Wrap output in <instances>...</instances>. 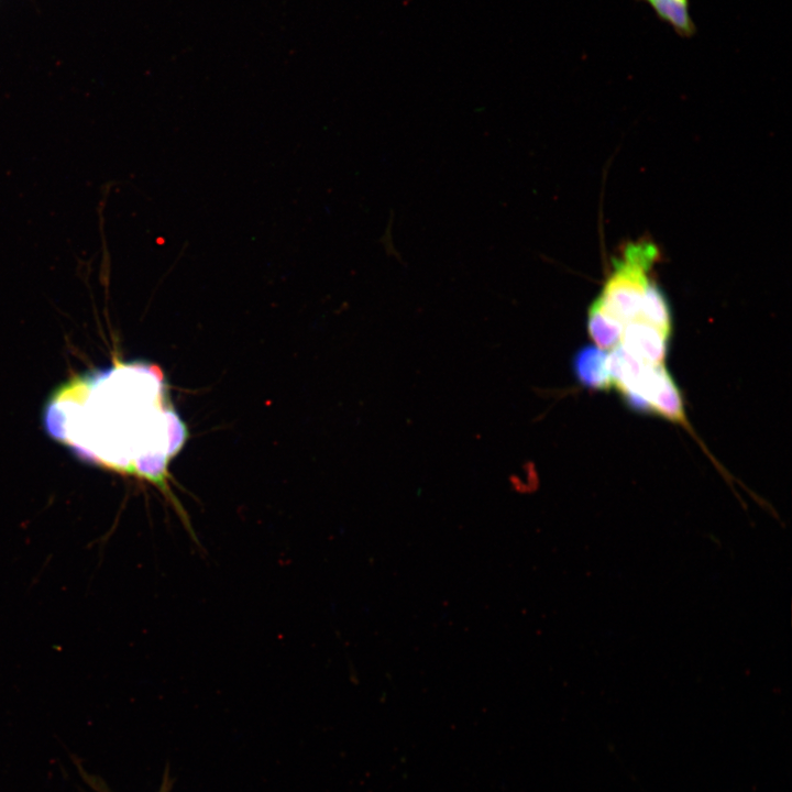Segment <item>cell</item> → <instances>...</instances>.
<instances>
[{"label":"cell","mask_w":792,"mask_h":792,"mask_svg":"<svg viewBox=\"0 0 792 792\" xmlns=\"http://www.w3.org/2000/svg\"><path fill=\"white\" fill-rule=\"evenodd\" d=\"M44 426L79 459L154 484L197 541L167 483L168 463L184 446L187 429L158 366L116 360L73 377L46 404Z\"/></svg>","instance_id":"1"},{"label":"cell","mask_w":792,"mask_h":792,"mask_svg":"<svg viewBox=\"0 0 792 792\" xmlns=\"http://www.w3.org/2000/svg\"><path fill=\"white\" fill-rule=\"evenodd\" d=\"M669 338L656 327L635 319L624 326L623 346L644 363L662 364L668 353Z\"/></svg>","instance_id":"2"},{"label":"cell","mask_w":792,"mask_h":792,"mask_svg":"<svg viewBox=\"0 0 792 792\" xmlns=\"http://www.w3.org/2000/svg\"><path fill=\"white\" fill-rule=\"evenodd\" d=\"M648 403L651 414H657L675 424L686 425L681 392L663 364L656 366Z\"/></svg>","instance_id":"3"},{"label":"cell","mask_w":792,"mask_h":792,"mask_svg":"<svg viewBox=\"0 0 792 792\" xmlns=\"http://www.w3.org/2000/svg\"><path fill=\"white\" fill-rule=\"evenodd\" d=\"M608 354L598 346L584 345L572 359V372L581 386L594 391L613 387L607 367Z\"/></svg>","instance_id":"4"},{"label":"cell","mask_w":792,"mask_h":792,"mask_svg":"<svg viewBox=\"0 0 792 792\" xmlns=\"http://www.w3.org/2000/svg\"><path fill=\"white\" fill-rule=\"evenodd\" d=\"M587 331L600 349H613L622 340L624 324L610 316L595 298L587 310Z\"/></svg>","instance_id":"5"},{"label":"cell","mask_w":792,"mask_h":792,"mask_svg":"<svg viewBox=\"0 0 792 792\" xmlns=\"http://www.w3.org/2000/svg\"><path fill=\"white\" fill-rule=\"evenodd\" d=\"M647 3L657 18L672 28L681 37L690 38L696 25L690 13V0H636Z\"/></svg>","instance_id":"6"},{"label":"cell","mask_w":792,"mask_h":792,"mask_svg":"<svg viewBox=\"0 0 792 792\" xmlns=\"http://www.w3.org/2000/svg\"><path fill=\"white\" fill-rule=\"evenodd\" d=\"M639 318L670 337L672 329V316L669 300L654 279H652L647 287Z\"/></svg>","instance_id":"7"},{"label":"cell","mask_w":792,"mask_h":792,"mask_svg":"<svg viewBox=\"0 0 792 792\" xmlns=\"http://www.w3.org/2000/svg\"><path fill=\"white\" fill-rule=\"evenodd\" d=\"M647 363H644L623 345L613 348L607 358V367L613 387L617 391L631 385L642 373Z\"/></svg>","instance_id":"8"}]
</instances>
